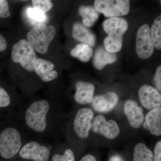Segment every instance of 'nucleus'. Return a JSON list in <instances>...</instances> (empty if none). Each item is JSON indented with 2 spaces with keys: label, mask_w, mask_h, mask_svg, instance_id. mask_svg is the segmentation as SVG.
Instances as JSON below:
<instances>
[{
  "label": "nucleus",
  "mask_w": 161,
  "mask_h": 161,
  "mask_svg": "<svg viewBox=\"0 0 161 161\" xmlns=\"http://www.w3.org/2000/svg\"><path fill=\"white\" fill-rule=\"evenodd\" d=\"M56 34V30L53 26H47L45 23L35 25L27 35V41L40 53H46L50 43Z\"/></svg>",
  "instance_id": "nucleus-1"
},
{
  "label": "nucleus",
  "mask_w": 161,
  "mask_h": 161,
  "mask_svg": "<svg viewBox=\"0 0 161 161\" xmlns=\"http://www.w3.org/2000/svg\"><path fill=\"white\" fill-rule=\"evenodd\" d=\"M49 109V103L46 100H39L33 103L26 110L25 116L26 125L36 132H43L46 128V115Z\"/></svg>",
  "instance_id": "nucleus-2"
},
{
  "label": "nucleus",
  "mask_w": 161,
  "mask_h": 161,
  "mask_svg": "<svg viewBox=\"0 0 161 161\" xmlns=\"http://www.w3.org/2000/svg\"><path fill=\"white\" fill-rule=\"evenodd\" d=\"M11 59L15 63H20L23 68L31 72L34 70L37 57L34 48L28 41L21 40L13 46Z\"/></svg>",
  "instance_id": "nucleus-3"
},
{
  "label": "nucleus",
  "mask_w": 161,
  "mask_h": 161,
  "mask_svg": "<svg viewBox=\"0 0 161 161\" xmlns=\"http://www.w3.org/2000/svg\"><path fill=\"white\" fill-rule=\"evenodd\" d=\"M21 146V136L14 128H7L0 134V154L3 158L14 157L19 151Z\"/></svg>",
  "instance_id": "nucleus-4"
},
{
  "label": "nucleus",
  "mask_w": 161,
  "mask_h": 161,
  "mask_svg": "<svg viewBox=\"0 0 161 161\" xmlns=\"http://www.w3.org/2000/svg\"><path fill=\"white\" fill-rule=\"evenodd\" d=\"M95 9L108 18L125 15L130 10V1L128 0H96Z\"/></svg>",
  "instance_id": "nucleus-5"
},
{
  "label": "nucleus",
  "mask_w": 161,
  "mask_h": 161,
  "mask_svg": "<svg viewBox=\"0 0 161 161\" xmlns=\"http://www.w3.org/2000/svg\"><path fill=\"white\" fill-rule=\"evenodd\" d=\"M136 48L137 56L142 59L149 58L153 53L154 46L148 24H144L137 31Z\"/></svg>",
  "instance_id": "nucleus-6"
},
{
  "label": "nucleus",
  "mask_w": 161,
  "mask_h": 161,
  "mask_svg": "<svg viewBox=\"0 0 161 161\" xmlns=\"http://www.w3.org/2000/svg\"><path fill=\"white\" fill-rule=\"evenodd\" d=\"M92 131L103 136L108 139H114L118 136L120 129L118 124L113 120L107 121L103 115H98L92 123Z\"/></svg>",
  "instance_id": "nucleus-7"
},
{
  "label": "nucleus",
  "mask_w": 161,
  "mask_h": 161,
  "mask_svg": "<svg viewBox=\"0 0 161 161\" xmlns=\"http://www.w3.org/2000/svg\"><path fill=\"white\" fill-rule=\"evenodd\" d=\"M94 113L89 108H83L78 111L74 122V129L78 137L86 138L88 136L92 128Z\"/></svg>",
  "instance_id": "nucleus-8"
},
{
  "label": "nucleus",
  "mask_w": 161,
  "mask_h": 161,
  "mask_svg": "<svg viewBox=\"0 0 161 161\" xmlns=\"http://www.w3.org/2000/svg\"><path fill=\"white\" fill-rule=\"evenodd\" d=\"M20 156L25 159L34 161H48L50 156L49 149L41 146L38 142H31L23 146L20 151Z\"/></svg>",
  "instance_id": "nucleus-9"
},
{
  "label": "nucleus",
  "mask_w": 161,
  "mask_h": 161,
  "mask_svg": "<svg viewBox=\"0 0 161 161\" xmlns=\"http://www.w3.org/2000/svg\"><path fill=\"white\" fill-rule=\"evenodd\" d=\"M138 97L143 106L148 110L160 108L161 95L155 88L145 84L139 90Z\"/></svg>",
  "instance_id": "nucleus-10"
},
{
  "label": "nucleus",
  "mask_w": 161,
  "mask_h": 161,
  "mask_svg": "<svg viewBox=\"0 0 161 161\" xmlns=\"http://www.w3.org/2000/svg\"><path fill=\"white\" fill-rule=\"evenodd\" d=\"M118 96L113 92H107L103 95H97L93 98L92 107L95 111L107 113L112 111L118 103Z\"/></svg>",
  "instance_id": "nucleus-11"
},
{
  "label": "nucleus",
  "mask_w": 161,
  "mask_h": 161,
  "mask_svg": "<svg viewBox=\"0 0 161 161\" xmlns=\"http://www.w3.org/2000/svg\"><path fill=\"white\" fill-rule=\"evenodd\" d=\"M124 113L130 125L133 128L138 129L143 123L145 119L143 111L134 101L129 100L125 102Z\"/></svg>",
  "instance_id": "nucleus-12"
},
{
  "label": "nucleus",
  "mask_w": 161,
  "mask_h": 161,
  "mask_svg": "<svg viewBox=\"0 0 161 161\" xmlns=\"http://www.w3.org/2000/svg\"><path fill=\"white\" fill-rule=\"evenodd\" d=\"M103 26L108 36L121 37L128 29V23L123 18H110L104 21Z\"/></svg>",
  "instance_id": "nucleus-13"
},
{
  "label": "nucleus",
  "mask_w": 161,
  "mask_h": 161,
  "mask_svg": "<svg viewBox=\"0 0 161 161\" xmlns=\"http://www.w3.org/2000/svg\"><path fill=\"white\" fill-rule=\"evenodd\" d=\"M54 65L52 62L42 58H37L34 70L41 80L46 82L51 81L57 78L58 72L54 70Z\"/></svg>",
  "instance_id": "nucleus-14"
},
{
  "label": "nucleus",
  "mask_w": 161,
  "mask_h": 161,
  "mask_svg": "<svg viewBox=\"0 0 161 161\" xmlns=\"http://www.w3.org/2000/svg\"><path fill=\"white\" fill-rule=\"evenodd\" d=\"M75 100L77 103L84 105L91 103L94 98L95 87L93 84L79 81L75 85Z\"/></svg>",
  "instance_id": "nucleus-15"
},
{
  "label": "nucleus",
  "mask_w": 161,
  "mask_h": 161,
  "mask_svg": "<svg viewBox=\"0 0 161 161\" xmlns=\"http://www.w3.org/2000/svg\"><path fill=\"white\" fill-rule=\"evenodd\" d=\"M143 126L145 130H148L152 135L157 136L161 135V107L151 110L147 113Z\"/></svg>",
  "instance_id": "nucleus-16"
},
{
  "label": "nucleus",
  "mask_w": 161,
  "mask_h": 161,
  "mask_svg": "<svg viewBox=\"0 0 161 161\" xmlns=\"http://www.w3.org/2000/svg\"><path fill=\"white\" fill-rule=\"evenodd\" d=\"M72 36L76 40L90 47L94 46L95 43V36L86 27L80 23H76L73 27Z\"/></svg>",
  "instance_id": "nucleus-17"
},
{
  "label": "nucleus",
  "mask_w": 161,
  "mask_h": 161,
  "mask_svg": "<svg viewBox=\"0 0 161 161\" xmlns=\"http://www.w3.org/2000/svg\"><path fill=\"white\" fill-rule=\"evenodd\" d=\"M116 60L117 58L115 54L109 53L104 48L100 47L95 53L93 62L95 67L101 70L107 64L114 63Z\"/></svg>",
  "instance_id": "nucleus-18"
},
{
  "label": "nucleus",
  "mask_w": 161,
  "mask_h": 161,
  "mask_svg": "<svg viewBox=\"0 0 161 161\" xmlns=\"http://www.w3.org/2000/svg\"><path fill=\"white\" fill-rule=\"evenodd\" d=\"M79 13L82 17L83 24L87 27L93 26L99 17L98 12L91 6H80L79 9Z\"/></svg>",
  "instance_id": "nucleus-19"
},
{
  "label": "nucleus",
  "mask_w": 161,
  "mask_h": 161,
  "mask_svg": "<svg viewBox=\"0 0 161 161\" xmlns=\"http://www.w3.org/2000/svg\"><path fill=\"white\" fill-rule=\"evenodd\" d=\"M92 47L84 43L77 44L70 52V54L74 58H78L82 62L89 61L93 56Z\"/></svg>",
  "instance_id": "nucleus-20"
},
{
  "label": "nucleus",
  "mask_w": 161,
  "mask_h": 161,
  "mask_svg": "<svg viewBox=\"0 0 161 161\" xmlns=\"http://www.w3.org/2000/svg\"><path fill=\"white\" fill-rule=\"evenodd\" d=\"M153 153L146 145L139 143L133 151V161H153Z\"/></svg>",
  "instance_id": "nucleus-21"
},
{
  "label": "nucleus",
  "mask_w": 161,
  "mask_h": 161,
  "mask_svg": "<svg viewBox=\"0 0 161 161\" xmlns=\"http://www.w3.org/2000/svg\"><path fill=\"white\" fill-rule=\"evenodd\" d=\"M150 36L153 46L156 49L161 48V16H159L154 20L150 29Z\"/></svg>",
  "instance_id": "nucleus-22"
},
{
  "label": "nucleus",
  "mask_w": 161,
  "mask_h": 161,
  "mask_svg": "<svg viewBox=\"0 0 161 161\" xmlns=\"http://www.w3.org/2000/svg\"><path fill=\"white\" fill-rule=\"evenodd\" d=\"M123 40V37H115L108 36L103 42L106 50L112 53L120 51L122 47Z\"/></svg>",
  "instance_id": "nucleus-23"
},
{
  "label": "nucleus",
  "mask_w": 161,
  "mask_h": 161,
  "mask_svg": "<svg viewBox=\"0 0 161 161\" xmlns=\"http://www.w3.org/2000/svg\"><path fill=\"white\" fill-rule=\"evenodd\" d=\"M26 14L32 22L36 23V25L39 23H44L47 19L45 13L31 7H29L26 9Z\"/></svg>",
  "instance_id": "nucleus-24"
},
{
  "label": "nucleus",
  "mask_w": 161,
  "mask_h": 161,
  "mask_svg": "<svg viewBox=\"0 0 161 161\" xmlns=\"http://www.w3.org/2000/svg\"><path fill=\"white\" fill-rule=\"evenodd\" d=\"M32 2L34 8L42 11L43 13L49 11L53 6L51 1L49 0H34Z\"/></svg>",
  "instance_id": "nucleus-25"
},
{
  "label": "nucleus",
  "mask_w": 161,
  "mask_h": 161,
  "mask_svg": "<svg viewBox=\"0 0 161 161\" xmlns=\"http://www.w3.org/2000/svg\"><path fill=\"white\" fill-rule=\"evenodd\" d=\"M75 156L74 152L70 149L65 150L63 155L55 154L53 156L52 161H75Z\"/></svg>",
  "instance_id": "nucleus-26"
},
{
  "label": "nucleus",
  "mask_w": 161,
  "mask_h": 161,
  "mask_svg": "<svg viewBox=\"0 0 161 161\" xmlns=\"http://www.w3.org/2000/svg\"><path fill=\"white\" fill-rule=\"evenodd\" d=\"M11 15L7 1L0 0V18L9 17Z\"/></svg>",
  "instance_id": "nucleus-27"
},
{
  "label": "nucleus",
  "mask_w": 161,
  "mask_h": 161,
  "mask_svg": "<svg viewBox=\"0 0 161 161\" xmlns=\"http://www.w3.org/2000/svg\"><path fill=\"white\" fill-rule=\"evenodd\" d=\"M9 96L7 92L0 87V108L8 106L10 104Z\"/></svg>",
  "instance_id": "nucleus-28"
},
{
  "label": "nucleus",
  "mask_w": 161,
  "mask_h": 161,
  "mask_svg": "<svg viewBox=\"0 0 161 161\" xmlns=\"http://www.w3.org/2000/svg\"><path fill=\"white\" fill-rule=\"evenodd\" d=\"M154 85L156 89L158 92H161V66L159 65L156 71L155 75H154Z\"/></svg>",
  "instance_id": "nucleus-29"
},
{
  "label": "nucleus",
  "mask_w": 161,
  "mask_h": 161,
  "mask_svg": "<svg viewBox=\"0 0 161 161\" xmlns=\"http://www.w3.org/2000/svg\"><path fill=\"white\" fill-rule=\"evenodd\" d=\"M153 156V161H161V140L159 141L155 145Z\"/></svg>",
  "instance_id": "nucleus-30"
},
{
  "label": "nucleus",
  "mask_w": 161,
  "mask_h": 161,
  "mask_svg": "<svg viewBox=\"0 0 161 161\" xmlns=\"http://www.w3.org/2000/svg\"><path fill=\"white\" fill-rule=\"evenodd\" d=\"M7 42L5 38L0 34V52L5 51L7 47Z\"/></svg>",
  "instance_id": "nucleus-31"
},
{
  "label": "nucleus",
  "mask_w": 161,
  "mask_h": 161,
  "mask_svg": "<svg viewBox=\"0 0 161 161\" xmlns=\"http://www.w3.org/2000/svg\"><path fill=\"white\" fill-rule=\"evenodd\" d=\"M80 161H96L95 157L91 154H87L84 156Z\"/></svg>",
  "instance_id": "nucleus-32"
},
{
  "label": "nucleus",
  "mask_w": 161,
  "mask_h": 161,
  "mask_svg": "<svg viewBox=\"0 0 161 161\" xmlns=\"http://www.w3.org/2000/svg\"><path fill=\"white\" fill-rule=\"evenodd\" d=\"M109 161H125V160L120 156L115 155L111 157Z\"/></svg>",
  "instance_id": "nucleus-33"
}]
</instances>
